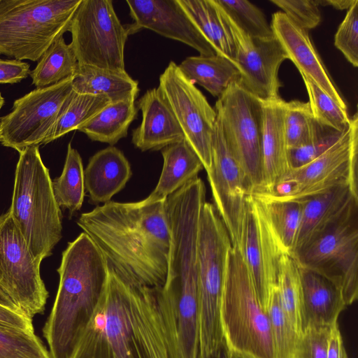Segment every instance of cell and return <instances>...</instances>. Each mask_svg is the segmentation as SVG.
Wrapping results in <instances>:
<instances>
[{
	"label": "cell",
	"mask_w": 358,
	"mask_h": 358,
	"mask_svg": "<svg viewBox=\"0 0 358 358\" xmlns=\"http://www.w3.org/2000/svg\"><path fill=\"white\" fill-rule=\"evenodd\" d=\"M162 287L131 286L109 268L72 358H179Z\"/></svg>",
	"instance_id": "1"
},
{
	"label": "cell",
	"mask_w": 358,
	"mask_h": 358,
	"mask_svg": "<svg viewBox=\"0 0 358 358\" xmlns=\"http://www.w3.org/2000/svg\"><path fill=\"white\" fill-rule=\"evenodd\" d=\"M166 199L110 201L77 221L109 268L131 286L162 287L166 282L170 246Z\"/></svg>",
	"instance_id": "2"
},
{
	"label": "cell",
	"mask_w": 358,
	"mask_h": 358,
	"mask_svg": "<svg viewBox=\"0 0 358 358\" xmlns=\"http://www.w3.org/2000/svg\"><path fill=\"white\" fill-rule=\"evenodd\" d=\"M59 282L43 328L50 358H72L105 287L108 264L84 232L69 243L57 268Z\"/></svg>",
	"instance_id": "3"
},
{
	"label": "cell",
	"mask_w": 358,
	"mask_h": 358,
	"mask_svg": "<svg viewBox=\"0 0 358 358\" xmlns=\"http://www.w3.org/2000/svg\"><path fill=\"white\" fill-rule=\"evenodd\" d=\"M19 153L8 212L33 255L41 262L62 237V212L39 146Z\"/></svg>",
	"instance_id": "4"
},
{
	"label": "cell",
	"mask_w": 358,
	"mask_h": 358,
	"mask_svg": "<svg viewBox=\"0 0 358 358\" xmlns=\"http://www.w3.org/2000/svg\"><path fill=\"white\" fill-rule=\"evenodd\" d=\"M222 331L229 349L248 358H273L267 312L261 305L238 248L228 252L221 302Z\"/></svg>",
	"instance_id": "5"
},
{
	"label": "cell",
	"mask_w": 358,
	"mask_h": 358,
	"mask_svg": "<svg viewBox=\"0 0 358 358\" xmlns=\"http://www.w3.org/2000/svg\"><path fill=\"white\" fill-rule=\"evenodd\" d=\"M232 244L215 206L205 202L197 241L199 355L216 352L226 341L220 309L227 255Z\"/></svg>",
	"instance_id": "6"
},
{
	"label": "cell",
	"mask_w": 358,
	"mask_h": 358,
	"mask_svg": "<svg viewBox=\"0 0 358 358\" xmlns=\"http://www.w3.org/2000/svg\"><path fill=\"white\" fill-rule=\"evenodd\" d=\"M82 0H0V54L38 62L69 31Z\"/></svg>",
	"instance_id": "7"
},
{
	"label": "cell",
	"mask_w": 358,
	"mask_h": 358,
	"mask_svg": "<svg viewBox=\"0 0 358 358\" xmlns=\"http://www.w3.org/2000/svg\"><path fill=\"white\" fill-rule=\"evenodd\" d=\"M357 152L356 113L347 131L334 145L310 163L289 169L272 194L265 195L278 201H299L342 185L357 188Z\"/></svg>",
	"instance_id": "8"
},
{
	"label": "cell",
	"mask_w": 358,
	"mask_h": 358,
	"mask_svg": "<svg viewBox=\"0 0 358 358\" xmlns=\"http://www.w3.org/2000/svg\"><path fill=\"white\" fill-rule=\"evenodd\" d=\"M214 109L227 143L243 171L249 194L260 193L261 99L245 90L237 80L217 98Z\"/></svg>",
	"instance_id": "9"
},
{
	"label": "cell",
	"mask_w": 358,
	"mask_h": 358,
	"mask_svg": "<svg viewBox=\"0 0 358 358\" xmlns=\"http://www.w3.org/2000/svg\"><path fill=\"white\" fill-rule=\"evenodd\" d=\"M69 31L79 66L126 71L124 47L129 34L111 0H82Z\"/></svg>",
	"instance_id": "10"
},
{
	"label": "cell",
	"mask_w": 358,
	"mask_h": 358,
	"mask_svg": "<svg viewBox=\"0 0 358 358\" xmlns=\"http://www.w3.org/2000/svg\"><path fill=\"white\" fill-rule=\"evenodd\" d=\"M334 284L347 306L358 296V208L292 257Z\"/></svg>",
	"instance_id": "11"
},
{
	"label": "cell",
	"mask_w": 358,
	"mask_h": 358,
	"mask_svg": "<svg viewBox=\"0 0 358 358\" xmlns=\"http://www.w3.org/2000/svg\"><path fill=\"white\" fill-rule=\"evenodd\" d=\"M40 266L10 213L0 215V287L31 319L44 311L48 297Z\"/></svg>",
	"instance_id": "12"
},
{
	"label": "cell",
	"mask_w": 358,
	"mask_h": 358,
	"mask_svg": "<svg viewBox=\"0 0 358 358\" xmlns=\"http://www.w3.org/2000/svg\"><path fill=\"white\" fill-rule=\"evenodd\" d=\"M159 90L180 125L185 139L207 172L212 162V145L217 114L206 96L171 61L159 79Z\"/></svg>",
	"instance_id": "13"
},
{
	"label": "cell",
	"mask_w": 358,
	"mask_h": 358,
	"mask_svg": "<svg viewBox=\"0 0 358 358\" xmlns=\"http://www.w3.org/2000/svg\"><path fill=\"white\" fill-rule=\"evenodd\" d=\"M71 83L70 77L15 100L10 112L0 117L1 144L19 152L43 145L73 90Z\"/></svg>",
	"instance_id": "14"
},
{
	"label": "cell",
	"mask_w": 358,
	"mask_h": 358,
	"mask_svg": "<svg viewBox=\"0 0 358 358\" xmlns=\"http://www.w3.org/2000/svg\"><path fill=\"white\" fill-rule=\"evenodd\" d=\"M214 206L229 235L233 248H239L247 196L245 175L216 120L212 145V162L207 171Z\"/></svg>",
	"instance_id": "15"
},
{
	"label": "cell",
	"mask_w": 358,
	"mask_h": 358,
	"mask_svg": "<svg viewBox=\"0 0 358 358\" xmlns=\"http://www.w3.org/2000/svg\"><path fill=\"white\" fill-rule=\"evenodd\" d=\"M255 289L266 311L277 286L278 262L285 255L273 232L264 208L252 194L246 198L240 248Z\"/></svg>",
	"instance_id": "16"
},
{
	"label": "cell",
	"mask_w": 358,
	"mask_h": 358,
	"mask_svg": "<svg viewBox=\"0 0 358 358\" xmlns=\"http://www.w3.org/2000/svg\"><path fill=\"white\" fill-rule=\"evenodd\" d=\"M217 5L234 40L239 83L262 101L280 98L279 90L282 85L278 71L287 55L280 42L275 36L268 38L249 36Z\"/></svg>",
	"instance_id": "17"
},
{
	"label": "cell",
	"mask_w": 358,
	"mask_h": 358,
	"mask_svg": "<svg viewBox=\"0 0 358 358\" xmlns=\"http://www.w3.org/2000/svg\"><path fill=\"white\" fill-rule=\"evenodd\" d=\"M133 23L129 34L146 29L180 41L201 56L217 55L215 49L180 6L178 0H127Z\"/></svg>",
	"instance_id": "18"
},
{
	"label": "cell",
	"mask_w": 358,
	"mask_h": 358,
	"mask_svg": "<svg viewBox=\"0 0 358 358\" xmlns=\"http://www.w3.org/2000/svg\"><path fill=\"white\" fill-rule=\"evenodd\" d=\"M270 25L287 59L294 63L301 75L313 81L341 107L347 109L343 98L312 43L308 31L299 27L282 11L272 15Z\"/></svg>",
	"instance_id": "19"
},
{
	"label": "cell",
	"mask_w": 358,
	"mask_h": 358,
	"mask_svg": "<svg viewBox=\"0 0 358 358\" xmlns=\"http://www.w3.org/2000/svg\"><path fill=\"white\" fill-rule=\"evenodd\" d=\"M301 222L292 257L358 208L357 188L342 185L303 200Z\"/></svg>",
	"instance_id": "20"
},
{
	"label": "cell",
	"mask_w": 358,
	"mask_h": 358,
	"mask_svg": "<svg viewBox=\"0 0 358 358\" xmlns=\"http://www.w3.org/2000/svg\"><path fill=\"white\" fill-rule=\"evenodd\" d=\"M261 139L262 185L259 194H271L289 169L285 133V101H262Z\"/></svg>",
	"instance_id": "21"
},
{
	"label": "cell",
	"mask_w": 358,
	"mask_h": 358,
	"mask_svg": "<svg viewBox=\"0 0 358 358\" xmlns=\"http://www.w3.org/2000/svg\"><path fill=\"white\" fill-rule=\"evenodd\" d=\"M142 120L132 131L131 142L140 150H159L185 139L183 132L159 90H148L138 100Z\"/></svg>",
	"instance_id": "22"
},
{
	"label": "cell",
	"mask_w": 358,
	"mask_h": 358,
	"mask_svg": "<svg viewBox=\"0 0 358 358\" xmlns=\"http://www.w3.org/2000/svg\"><path fill=\"white\" fill-rule=\"evenodd\" d=\"M132 174L124 153L115 146L96 152L84 170L85 187L91 201L106 203L121 191Z\"/></svg>",
	"instance_id": "23"
},
{
	"label": "cell",
	"mask_w": 358,
	"mask_h": 358,
	"mask_svg": "<svg viewBox=\"0 0 358 358\" xmlns=\"http://www.w3.org/2000/svg\"><path fill=\"white\" fill-rule=\"evenodd\" d=\"M305 329L331 327L346 306L340 291L322 276L300 268Z\"/></svg>",
	"instance_id": "24"
},
{
	"label": "cell",
	"mask_w": 358,
	"mask_h": 358,
	"mask_svg": "<svg viewBox=\"0 0 358 358\" xmlns=\"http://www.w3.org/2000/svg\"><path fill=\"white\" fill-rule=\"evenodd\" d=\"M162 171L157 185L146 198L150 201L166 199L189 181L198 177L203 164L185 139L162 150Z\"/></svg>",
	"instance_id": "25"
},
{
	"label": "cell",
	"mask_w": 358,
	"mask_h": 358,
	"mask_svg": "<svg viewBox=\"0 0 358 358\" xmlns=\"http://www.w3.org/2000/svg\"><path fill=\"white\" fill-rule=\"evenodd\" d=\"M72 89L80 94L107 97L110 103L135 101L138 82L127 71H115L92 66H79L72 77Z\"/></svg>",
	"instance_id": "26"
},
{
	"label": "cell",
	"mask_w": 358,
	"mask_h": 358,
	"mask_svg": "<svg viewBox=\"0 0 358 358\" xmlns=\"http://www.w3.org/2000/svg\"><path fill=\"white\" fill-rule=\"evenodd\" d=\"M178 2L217 55L234 62V40L216 0H178Z\"/></svg>",
	"instance_id": "27"
},
{
	"label": "cell",
	"mask_w": 358,
	"mask_h": 358,
	"mask_svg": "<svg viewBox=\"0 0 358 358\" xmlns=\"http://www.w3.org/2000/svg\"><path fill=\"white\" fill-rule=\"evenodd\" d=\"M178 67L188 79L217 98L232 82L240 78V71L235 62L219 55L187 57Z\"/></svg>",
	"instance_id": "28"
},
{
	"label": "cell",
	"mask_w": 358,
	"mask_h": 358,
	"mask_svg": "<svg viewBox=\"0 0 358 358\" xmlns=\"http://www.w3.org/2000/svg\"><path fill=\"white\" fill-rule=\"evenodd\" d=\"M135 101L109 103L88 122L78 129L90 139L113 146L126 137L131 122L136 119Z\"/></svg>",
	"instance_id": "29"
},
{
	"label": "cell",
	"mask_w": 358,
	"mask_h": 358,
	"mask_svg": "<svg viewBox=\"0 0 358 358\" xmlns=\"http://www.w3.org/2000/svg\"><path fill=\"white\" fill-rule=\"evenodd\" d=\"M262 203L270 227L284 253L292 257L303 210V201L275 200L262 194H254Z\"/></svg>",
	"instance_id": "30"
},
{
	"label": "cell",
	"mask_w": 358,
	"mask_h": 358,
	"mask_svg": "<svg viewBox=\"0 0 358 358\" xmlns=\"http://www.w3.org/2000/svg\"><path fill=\"white\" fill-rule=\"evenodd\" d=\"M277 287L282 309L301 337L305 329L301 272L295 260L288 255L280 258Z\"/></svg>",
	"instance_id": "31"
},
{
	"label": "cell",
	"mask_w": 358,
	"mask_h": 358,
	"mask_svg": "<svg viewBox=\"0 0 358 358\" xmlns=\"http://www.w3.org/2000/svg\"><path fill=\"white\" fill-rule=\"evenodd\" d=\"M78 62L70 43L62 36L55 40L43 54L29 75L32 84L42 88L73 77Z\"/></svg>",
	"instance_id": "32"
},
{
	"label": "cell",
	"mask_w": 358,
	"mask_h": 358,
	"mask_svg": "<svg viewBox=\"0 0 358 358\" xmlns=\"http://www.w3.org/2000/svg\"><path fill=\"white\" fill-rule=\"evenodd\" d=\"M109 103L110 100L106 96L80 94L72 90L44 144L78 130Z\"/></svg>",
	"instance_id": "33"
},
{
	"label": "cell",
	"mask_w": 358,
	"mask_h": 358,
	"mask_svg": "<svg viewBox=\"0 0 358 358\" xmlns=\"http://www.w3.org/2000/svg\"><path fill=\"white\" fill-rule=\"evenodd\" d=\"M55 199L71 214L79 210L85 196L84 169L80 155L69 143L62 174L52 180Z\"/></svg>",
	"instance_id": "34"
},
{
	"label": "cell",
	"mask_w": 358,
	"mask_h": 358,
	"mask_svg": "<svg viewBox=\"0 0 358 358\" xmlns=\"http://www.w3.org/2000/svg\"><path fill=\"white\" fill-rule=\"evenodd\" d=\"M266 312L270 322L273 358H295L300 336L282 309L277 286L271 292Z\"/></svg>",
	"instance_id": "35"
},
{
	"label": "cell",
	"mask_w": 358,
	"mask_h": 358,
	"mask_svg": "<svg viewBox=\"0 0 358 358\" xmlns=\"http://www.w3.org/2000/svg\"><path fill=\"white\" fill-rule=\"evenodd\" d=\"M309 97L314 120L321 125L341 132L350 126L347 109L341 107L330 96L309 78L301 76Z\"/></svg>",
	"instance_id": "36"
},
{
	"label": "cell",
	"mask_w": 358,
	"mask_h": 358,
	"mask_svg": "<svg viewBox=\"0 0 358 358\" xmlns=\"http://www.w3.org/2000/svg\"><path fill=\"white\" fill-rule=\"evenodd\" d=\"M284 126L287 150L308 144L315 135L317 126L309 103L285 102Z\"/></svg>",
	"instance_id": "37"
},
{
	"label": "cell",
	"mask_w": 358,
	"mask_h": 358,
	"mask_svg": "<svg viewBox=\"0 0 358 358\" xmlns=\"http://www.w3.org/2000/svg\"><path fill=\"white\" fill-rule=\"evenodd\" d=\"M0 358H50L34 331L0 324Z\"/></svg>",
	"instance_id": "38"
},
{
	"label": "cell",
	"mask_w": 358,
	"mask_h": 358,
	"mask_svg": "<svg viewBox=\"0 0 358 358\" xmlns=\"http://www.w3.org/2000/svg\"><path fill=\"white\" fill-rule=\"evenodd\" d=\"M227 15L246 34L252 38L274 36L264 13L248 0H216Z\"/></svg>",
	"instance_id": "39"
},
{
	"label": "cell",
	"mask_w": 358,
	"mask_h": 358,
	"mask_svg": "<svg viewBox=\"0 0 358 358\" xmlns=\"http://www.w3.org/2000/svg\"><path fill=\"white\" fill-rule=\"evenodd\" d=\"M345 131L341 132L317 122L315 135L308 144L287 150L289 169L310 163L334 145Z\"/></svg>",
	"instance_id": "40"
},
{
	"label": "cell",
	"mask_w": 358,
	"mask_h": 358,
	"mask_svg": "<svg viewBox=\"0 0 358 358\" xmlns=\"http://www.w3.org/2000/svg\"><path fill=\"white\" fill-rule=\"evenodd\" d=\"M334 45L353 66H358V0L348 10L340 24Z\"/></svg>",
	"instance_id": "41"
},
{
	"label": "cell",
	"mask_w": 358,
	"mask_h": 358,
	"mask_svg": "<svg viewBox=\"0 0 358 358\" xmlns=\"http://www.w3.org/2000/svg\"><path fill=\"white\" fill-rule=\"evenodd\" d=\"M301 28L308 31L321 22V13L316 0H270Z\"/></svg>",
	"instance_id": "42"
},
{
	"label": "cell",
	"mask_w": 358,
	"mask_h": 358,
	"mask_svg": "<svg viewBox=\"0 0 358 358\" xmlns=\"http://www.w3.org/2000/svg\"><path fill=\"white\" fill-rule=\"evenodd\" d=\"M331 327H307L299 338L295 358H327Z\"/></svg>",
	"instance_id": "43"
},
{
	"label": "cell",
	"mask_w": 358,
	"mask_h": 358,
	"mask_svg": "<svg viewBox=\"0 0 358 358\" xmlns=\"http://www.w3.org/2000/svg\"><path fill=\"white\" fill-rule=\"evenodd\" d=\"M29 66L25 62L0 58V84L20 83L29 75Z\"/></svg>",
	"instance_id": "44"
},
{
	"label": "cell",
	"mask_w": 358,
	"mask_h": 358,
	"mask_svg": "<svg viewBox=\"0 0 358 358\" xmlns=\"http://www.w3.org/2000/svg\"><path fill=\"white\" fill-rule=\"evenodd\" d=\"M0 324L34 331L32 319L22 310H13L0 304Z\"/></svg>",
	"instance_id": "45"
},
{
	"label": "cell",
	"mask_w": 358,
	"mask_h": 358,
	"mask_svg": "<svg viewBox=\"0 0 358 358\" xmlns=\"http://www.w3.org/2000/svg\"><path fill=\"white\" fill-rule=\"evenodd\" d=\"M346 356L338 325L336 323L330 329L327 358H345Z\"/></svg>",
	"instance_id": "46"
},
{
	"label": "cell",
	"mask_w": 358,
	"mask_h": 358,
	"mask_svg": "<svg viewBox=\"0 0 358 358\" xmlns=\"http://www.w3.org/2000/svg\"><path fill=\"white\" fill-rule=\"evenodd\" d=\"M317 5L331 6L338 10H348L356 0H316Z\"/></svg>",
	"instance_id": "47"
},
{
	"label": "cell",
	"mask_w": 358,
	"mask_h": 358,
	"mask_svg": "<svg viewBox=\"0 0 358 358\" xmlns=\"http://www.w3.org/2000/svg\"><path fill=\"white\" fill-rule=\"evenodd\" d=\"M231 350L225 342L216 352L200 358H230Z\"/></svg>",
	"instance_id": "48"
},
{
	"label": "cell",
	"mask_w": 358,
	"mask_h": 358,
	"mask_svg": "<svg viewBox=\"0 0 358 358\" xmlns=\"http://www.w3.org/2000/svg\"><path fill=\"white\" fill-rule=\"evenodd\" d=\"M0 304L13 310H21L10 298V296L0 287Z\"/></svg>",
	"instance_id": "49"
},
{
	"label": "cell",
	"mask_w": 358,
	"mask_h": 358,
	"mask_svg": "<svg viewBox=\"0 0 358 358\" xmlns=\"http://www.w3.org/2000/svg\"><path fill=\"white\" fill-rule=\"evenodd\" d=\"M5 103V99L1 95V93L0 92V111H1V109L2 108L3 104ZM1 122H0V142H1Z\"/></svg>",
	"instance_id": "50"
},
{
	"label": "cell",
	"mask_w": 358,
	"mask_h": 358,
	"mask_svg": "<svg viewBox=\"0 0 358 358\" xmlns=\"http://www.w3.org/2000/svg\"><path fill=\"white\" fill-rule=\"evenodd\" d=\"M230 358H248V357L231 350Z\"/></svg>",
	"instance_id": "51"
},
{
	"label": "cell",
	"mask_w": 358,
	"mask_h": 358,
	"mask_svg": "<svg viewBox=\"0 0 358 358\" xmlns=\"http://www.w3.org/2000/svg\"><path fill=\"white\" fill-rule=\"evenodd\" d=\"M345 358H348V355L345 357Z\"/></svg>",
	"instance_id": "52"
}]
</instances>
